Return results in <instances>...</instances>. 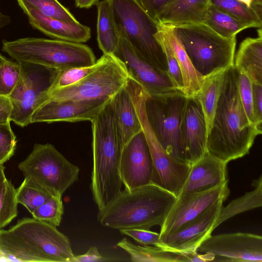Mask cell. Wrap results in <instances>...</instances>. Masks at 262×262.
Listing matches in <instances>:
<instances>
[{
  "label": "cell",
  "mask_w": 262,
  "mask_h": 262,
  "mask_svg": "<svg viewBox=\"0 0 262 262\" xmlns=\"http://www.w3.org/2000/svg\"><path fill=\"white\" fill-rule=\"evenodd\" d=\"M262 132L250 122L239 94L238 71L226 69L221 93L210 132L207 151L225 163L249 154L257 136Z\"/></svg>",
  "instance_id": "obj_1"
},
{
  "label": "cell",
  "mask_w": 262,
  "mask_h": 262,
  "mask_svg": "<svg viewBox=\"0 0 262 262\" xmlns=\"http://www.w3.org/2000/svg\"><path fill=\"white\" fill-rule=\"evenodd\" d=\"M112 99L91 121L93 165L90 188L98 210L122 190L123 185L119 171L122 144Z\"/></svg>",
  "instance_id": "obj_2"
},
{
  "label": "cell",
  "mask_w": 262,
  "mask_h": 262,
  "mask_svg": "<svg viewBox=\"0 0 262 262\" xmlns=\"http://www.w3.org/2000/svg\"><path fill=\"white\" fill-rule=\"evenodd\" d=\"M0 251L9 261L72 262L75 256L66 235L33 217H23L0 230Z\"/></svg>",
  "instance_id": "obj_3"
},
{
  "label": "cell",
  "mask_w": 262,
  "mask_h": 262,
  "mask_svg": "<svg viewBox=\"0 0 262 262\" xmlns=\"http://www.w3.org/2000/svg\"><path fill=\"white\" fill-rule=\"evenodd\" d=\"M177 197L153 183L122 190L97 215L103 226L115 229L150 230L162 226Z\"/></svg>",
  "instance_id": "obj_4"
},
{
  "label": "cell",
  "mask_w": 262,
  "mask_h": 262,
  "mask_svg": "<svg viewBox=\"0 0 262 262\" xmlns=\"http://www.w3.org/2000/svg\"><path fill=\"white\" fill-rule=\"evenodd\" d=\"M2 50L17 62H29L59 71L88 67L96 62L92 49L82 43L27 37L4 40Z\"/></svg>",
  "instance_id": "obj_5"
},
{
  "label": "cell",
  "mask_w": 262,
  "mask_h": 262,
  "mask_svg": "<svg viewBox=\"0 0 262 262\" xmlns=\"http://www.w3.org/2000/svg\"><path fill=\"white\" fill-rule=\"evenodd\" d=\"M172 26L193 66L203 77L234 65L236 36L225 37L205 23Z\"/></svg>",
  "instance_id": "obj_6"
},
{
  "label": "cell",
  "mask_w": 262,
  "mask_h": 262,
  "mask_svg": "<svg viewBox=\"0 0 262 262\" xmlns=\"http://www.w3.org/2000/svg\"><path fill=\"white\" fill-rule=\"evenodd\" d=\"M108 1L120 34L145 60L168 75L165 54L155 36L158 23L137 0Z\"/></svg>",
  "instance_id": "obj_7"
},
{
  "label": "cell",
  "mask_w": 262,
  "mask_h": 262,
  "mask_svg": "<svg viewBox=\"0 0 262 262\" xmlns=\"http://www.w3.org/2000/svg\"><path fill=\"white\" fill-rule=\"evenodd\" d=\"M96 67L79 81L48 93V99H111L125 88L128 75L123 63L114 54H103Z\"/></svg>",
  "instance_id": "obj_8"
},
{
  "label": "cell",
  "mask_w": 262,
  "mask_h": 262,
  "mask_svg": "<svg viewBox=\"0 0 262 262\" xmlns=\"http://www.w3.org/2000/svg\"><path fill=\"white\" fill-rule=\"evenodd\" d=\"M187 97L177 91L149 95L145 102L147 121L157 139L170 156L186 162L181 139V125Z\"/></svg>",
  "instance_id": "obj_9"
},
{
  "label": "cell",
  "mask_w": 262,
  "mask_h": 262,
  "mask_svg": "<svg viewBox=\"0 0 262 262\" xmlns=\"http://www.w3.org/2000/svg\"><path fill=\"white\" fill-rule=\"evenodd\" d=\"M20 74L9 96L11 111L10 120L21 127L31 124L34 112L48 99L59 70L43 66L18 62Z\"/></svg>",
  "instance_id": "obj_10"
},
{
  "label": "cell",
  "mask_w": 262,
  "mask_h": 262,
  "mask_svg": "<svg viewBox=\"0 0 262 262\" xmlns=\"http://www.w3.org/2000/svg\"><path fill=\"white\" fill-rule=\"evenodd\" d=\"M18 167L25 177L61 196L77 181L80 171L50 143L35 144Z\"/></svg>",
  "instance_id": "obj_11"
},
{
  "label": "cell",
  "mask_w": 262,
  "mask_h": 262,
  "mask_svg": "<svg viewBox=\"0 0 262 262\" xmlns=\"http://www.w3.org/2000/svg\"><path fill=\"white\" fill-rule=\"evenodd\" d=\"M146 97V94L141 91H136L130 94L152 157L154 170L151 183L169 191L177 198L187 178L191 165L170 156L157 139L146 116L145 102Z\"/></svg>",
  "instance_id": "obj_12"
},
{
  "label": "cell",
  "mask_w": 262,
  "mask_h": 262,
  "mask_svg": "<svg viewBox=\"0 0 262 262\" xmlns=\"http://www.w3.org/2000/svg\"><path fill=\"white\" fill-rule=\"evenodd\" d=\"M196 251L212 253L213 261L261 262L262 237L243 232L210 235Z\"/></svg>",
  "instance_id": "obj_13"
},
{
  "label": "cell",
  "mask_w": 262,
  "mask_h": 262,
  "mask_svg": "<svg viewBox=\"0 0 262 262\" xmlns=\"http://www.w3.org/2000/svg\"><path fill=\"white\" fill-rule=\"evenodd\" d=\"M225 200L220 199L177 230L160 236L156 246L181 253L196 251L200 245L214 230L215 221Z\"/></svg>",
  "instance_id": "obj_14"
},
{
  "label": "cell",
  "mask_w": 262,
  "mask_h": 262,
  "mask_svg": "<svg viewBox=\"0 0 262 262\" xmlns=\"http://www.w3.org/2000/svg\"><path fill=\"white\" fill-rule=\"evenodd\" d=\"M153 170L151 155L142 130L121 151L119 171L125 189L131 191L151 183Z\"/></svg>",
  "instance_id": "obj_15"
},
{
  "label": "cell",
  "mask_w": 262,
  "mask_h": 262,
  "mask_svg": "<svg viewBox=\"0 0 262 262\" xmlns=\"http://www.w3.org/2000/svg\"><path fill=\"white\" fill-rule=\"evenodd\" d=\"M114 55L124 64L128 77L138 83L149 95L180 91L173 85L167 74L142 57L121 34Z\"/></svg>",
  "instance_id": "obj_16"
},
{
  "label": "cell",
  "mask_w": 262,
  "mask_h": 262,
  "mask_svg": "<svg viewBox=\"0 0 262 262\" xmlns=\"http://www.w3.org/2000/svg\"><path fill=\"white\" fill-rule=\"evenodd\" d=\"M228 182L205 191L177 198L176 202L161 227L160 236L177 230L220 199L226 200L230 193Z\"/></svg>",
  "instance_id": "obj_17"
},
{
  "label": "cell",
  "mask_w": 262,
  "mask_h": 262,
  "mask_svg": "<svg viewBox=\"0 0 262 262\" xmlns=\"http://www.w3.org/2000/svg\"><path fill=\"white\" fill-rule=\"evenodd\" d=\"M112 99H48L34 112L31 116V123L91 121Z\"/></svg>",
  "instance_id": "obj_18"
},
{
  "label": "cell",
  "mask_w": 262,
  "mask_h": 262,
  "mask_svg": "<svg viewBox=\"0 0 262 262\" xmlns=\"http://www.w3.org/2000/svg\"><path fill=\"white\" fill-rule=\"evenodd\" d=\"M180 133L185 161L191 165L208 152L205 119L201 104L195 97H187Z\"/></svg>",
  "instance_id": "obj_19"
},
{
  "label": "cell",
  "mask_w": 262,
  "mask_h": 262,
  "mask_svg": "<svg viewBox=\"0 0 262 262\" xmlns=\"http://www.w3.org/2000/svg\"><path fill=\"white\" fill-rule=\"evenodd\" d=\"M227 163L207 152L192 164L177 198L205 191L228 181Z\"/></svg>",
  "instance_id": "obj_20"
},
{
  "label": "cell",
  "mask_w": 262,
  "mask_h": 262,
  "mask_svg": "<svg viewBox=\"0 0 262 262\" xmlns=\"http://www.w3.org/2000/svg\"><path fill=\"white\" fill-rule=\"evenodd\" d=\"M19 6L27 15L30 25L50 37L79 43L85 42L91 38L90 28L78 21L60 20L42 14L32 6Z\"/></svg>",
  "instance_id": "obj_21"
},
{
  "label": "cell",
  "mask_w": 262,
  "mask_h": 262,
  "mask_svg": "<svg viewBox=\"0 0 262 262\" xmlns=\"http://www.w3.org/2000/svg\"><path fill=\"white\" fill-rule=\"evenodd\" d=\"M211 0H173L160 12L156 21L165 25L204 23Z\"/></svg>",
  "instance_id": "obj_22"
},
{
  "label": "cell",
  "mask_w": 262,
  "mask_h": 262,
  "mask_svg": "<svg viewBox=\"0 0 262 262\" xmlns=\"http://www.w3.org/2000/svg\"><path fill=\"white\" fill-rule=\"evenodd\" d=\"M158 23L166 35L176 56L182 77V93L188 97H194L200 90L204 77L194 69L174 27Z\"/></svg>",
  "instance_id": "obj_23"
},
{
  "label": "cell",
  "mask_w": 262,
  "mask_h": 262,
  "mask_svg": "<svg viewBox=\"0 0 262 262\" xmlns=\"http://www.w3.org/2000/svg\"><path fill=\"white\" fill-rule=\"evenodd\" d=\"M112 102L123 147L135 135L142 131V127L125 86L113 97Z\"/></svg>",
  "instance_id": "obj_24"
},
{
  "label": "cell",
  "mask_w": 262,
  "mask_h": 262,
  "mask_svg": "<svg viewBox=\"0 0 262 262\" xmlns=\"http://www.w3.org/2000/svg\"><path fill=\"white\" fill-rule=\"evenodd\" d=\"M234 66L253 83L262 84V36L247 37L241 42L234 55Z\"/></svg>",
  "instance_id": "obj_25"
},
{
  "label": "cell",
  "mask_w": 262,
  "mask_h": 262,
  "mask_svg": "<svg viewBox=\"0 0 262 262\" xmlns=\"http://www.w3.org/2000/svg\"><path fill=\"white\" fill-rule=\"evenodd\" d=\"M97 7V39L103 54H114L120 34L108 0L100 1Z\"/></svg>",
  "instance_id": "obj_26"
},
{
  "label": "cell",
  "mask_w": 262,
  "mask_h": 262,
  "mask_svg": "<svg viewBox=\"0 0 262 262\" xmlns=\"http://www.w3.org/2000/svg\"><path fill=\"white\" fill-rule=\"evenodd\" d=\"M225 70H220L204 77L200 90L193 97L201 104L205 119L207 137L211 127L221 93Z\"/></svg>",
  "instance_id": "obj_27"
},
{
  "label": "cell",
  "mask_w": 262,
  "mask_h": 262,
  "mask_svg": "<svg viewBox=\"0 0 262 262\" xmlns=\"http://www.w3.org/2000/svg\"><path fill=\"white\" fill-rule=\"evenodd\" d=\"M117 246L126 251L134 262H188L186 253L170 251L157 246L137 245L125 237Z\"/></svg>",
  "instance_id": "obj_28"
},
{
  "label": "cell",
  "mask_w": 262,
  "mask_h": 262,
  "mask_svg": "<svg viewBox=\"0 0 262 262\" xmlns=\"http://www.w3.org/2000/svg\"><path fill=\"white\" fill-rule=\"evenodd\" d=\"M255 189L230 202L225 207H222L215 221L214 229L228 219L239 213L262 206L261 176L253 181Z\"/></svg>",
  "instance_id": "obj_29"
},
{
  "label": "cell",
  "mask_w": 262,
  "mask_h": 262,
  "mask_svg": "<svg viewBox=\"0 0 262 262\" xmlns=\"http://www.w3.org/2000/svg\"><path fill=\"white\" fill-rule=\"evenodd\" d=\"M204 23L220 35L227 38L235 37L241 31L254 26L221 10L211 3Z\"/></svg>",
  "instance_id": "obj_30"
},
{
  "label": "cell",
  "mask_w": 262,
  "mask_h": 262,
  "mask_svg": "<svg viewBox=\"0 0 262 262\" xmlns=\"http://www.w3.org/2000/svg\"><path fill=\"white\" fill-rule=\"evenodd\" d=\"M16 195L17 203L25 207L31 214L53 196L60 195L26 177L16 189Z\"/></svg>",
  "instance_id": "obj_31"
},
{
  "label": "cell",
  "mask_w": 262,
  "mask_h": 262,
  "mask_svg": "<svg viewBox=\"0 0 262 262\" xmlns=\"http://www.w3.org/2000/svg\"><path fill=\"white\" fill-rule=\"evenodd\" d=\"M18 204L16 188L6 179L0 185V230L17 216Z\"/></svg>",
  "instance_id": "obj_32"
},
{
  "label": "cell",
  "mask_w": 262,
  "mask_h": 262,
  "mask_svg": "<svg viewBox=\"0 0 262 262\" xmlns=\"http://www.w3.org/2000/svg\"><path fill=\"white\" fill-rule=\"evenodd\" d=\"M211 3L235 18L252 24L254 28H261V16L251 7L248 8L237 0H211Z\"/></svg>",
  "instance_id": "obj_33"
},
{
  "label": "cell",
  "mask_w": 262,
  "mask_h": 262,
  "mask_svg": "<svg viewBox=\"0 0 262 262\" xmlns=\"http://www.w3.org/2000/svg\"><path fill=\"white\" fill-rule=\"evenodd\" d=\"M17 1L19 5L32 6L47 16L70 23L78 21L71 12L57 0Z\"/></svg>",
  "instance_id": "obj_34"
},
{
  "label": "cell",
  "mask_w": 262,
  "mask_h": 262,
  "mask_svg": "<svg viewBox=\"0 0 262 262\" xmlns=\"http://www.w3.org/2000/svg\"><path fill=\"white\" fill-rule=\"evenodd\" d=\"M165 54L168 77L175 88L182 92L183 84L181 71L173 50L165 32L158 23V31L155 35Z\"/></svg>",
  "instance_id": "obj_35"
},
{
  "label": "cell",
  "mask_w": 262,
  "mask_h": 262,
  "mask_svg": "<svg viewBox=\"0 0 262 262\" xmlns=\"http://www.w3.org/2000/svg\"><path fill=\"white\" fill-rule=\"evenodd\" d=\"M61 195H54L39 207L31 214L36 220L57 227L64 212Z\"/></svg>",
  "instance_id": "obj_36"
},
{
  "label": "cell",
  "mask_w": 262,
  "mask_h": 262,
  "mask_svg": "<svg viewBox=\"0 0 262 262\" xmlns=\"http://www.w3.org/2000/svg\"><path fill=\"white\" fill-rule=\"evenodd\" d=\"M20 74L19 63L8 60L0 66V96L9 97Z\"/></svg>",
  "instance_id": "obj_37"
},
{
  "label": "cell",
  "mask_w": 262,
  "mask_h": 262,
  "mask_svg": "<svg viewBox=\"0 0 262 262\" xmlns=\"http://www.w3.org/2000/svg\"><path fill=\"white\" fill-rule=\"evenodd\" d=\"M97 65V61L96 60L95 64L90 66L73 68L60 71L50 91L69 86L79 81L92 72Z\"/></svg>",
  "instance_id": "obj_38"
},
{
  "label": "cell",
  "mask_w": 262,
  "mask_h": 262,
  "mask_svg": "<svg viewBox=\"0 0 262 262\" xmlns=\"http://www.w3.org/2000/svg\"><path fill=\"white\" fill-rule=\"evenodd\" d=\"M252 85V82L247 75L238 71V89L240 98L248 119L251 123L256 126L253 110Z\"/></svg>",
  "instance_id": "obj_39"
},
{
  "label": "cell",
  "mask_w": 262,
  "mask_h": 262,
  "mask_svg": "<svg viewBox=\"0 0 262 262\" xmlns=\"http://www.w3.org/2000/svg\"><path fill=\"white\" fill-rule=\"evenodd\" d=\"M16 143L10 123L0 124V164H3L13 156Z\"/></svg>",
  "instance_id": "obj_40"
},
{
  "label": "cell",
  "mask_w": 262,
  "mask_h": 262,
  "mask_svg": "<svg viewBox=\"0 0 262 262\" xmlns=\"http://www.w3.org/2000/svg\"><path fill=\"white\" fill-rule=\"evenodd\" d=\"M122 234L127 235L142 245H152L155 246L158 243L160 233L150 230L127 229L119 230Z\"/></svg>",
  "instance_id": "obj_41"
},
{
  "label": "cell",
  "mask_w": 262,
  "mask_h": 262,
  "mask_svg": "<svg viewBox=\"0 0 262 262\" xmlns=\"http://www.w3.org/2000/svg\"><path fill=\"white\" fill-rule=\"evenodd\" d=\"M253 110L255 124L261 131L262 123V84L253 83Z\"/></svg>",
  "instance_id": "obj_42"
},
{
  "label": "cell",
  "mask_w": 262,
  "mask_h": 262,
  "mask_svg": "<svg viewBox=\"0 0 262 262\" xmlns=\"http://www.w3.org/2000/svg\"><path fill=\"white\" fill-rule=\"evenodd\" d=\"M137 1L149 16L156 20L162 10L173 0Z\"/></svg>",
  "instance_id": "obj_43"
},
{
  "label": "cell",
  "mask_w": 262,
  "mask_h": 262,
  "mask_svg": "<svg viewBox=\"0 0 262 262\" xmlns=\"http://www.w3.org/2000/svg\"><path fill=\"white\" fill-rule=\"evenodd\" d=\"M107 260L101 255L96 247L92 246L85 253L78 255H75L72 262H100Z\"/></svg>",
  "instance_id": "obj_44"
},
{
  "label": "cell",
  "mask_w": 262,
  "mask_h": 262,
  "mask_svg": "<svg viewBox=\"0 0 262 262\" xmlns=\"http://www.w3.org/2000/svg\"><path fill=\"white\" fill-rule=\"evenodd\" d=\"M188 262L213 261L214 255L211 252L199 253L194 251L186 253Z\"/></svg>",
  "instance_id": "obj_45"
},
{
  "label": "cell",
  "mask_w": 262,
  "mask_h": 262,
  "mask_svg": "<svg viewBox=\"0 0 262 262\" xmlns=\"http://www.w3.org/2000/svg\"><path fill=\"white\" fill-rule=\"evenodd\" d=\"M11 107L0 108V124L10 123Z\"/></svg>",
  "instance_id": "obj_46"
},
{
  "label": "cell",
  "mask_w": 262,
  "mask_h": 262,
  "mask_svg": "<svg viewBox=\"0 0 262 262\" xmlns=\"http://www.w3.org/2000/svg\"><path fill=\"white\" fill-rule=\"evenodd\" d=\"M75 6L80 8L89 9L97 5L100 0H74Z\"/></svg>",
  "instance_id": "obj_47"
},
{
  "label": "cell",
  "mask_w": 262,
  "mask_h": 262,
  "mask_svg": "<svg viewBox=\"0 0 262 262\" xmlns=\"http://www.w3.org/2000/svg\"><path fill=\"white\" fill-rule=\"evenodd\" d=\"M11 18L7 15L0 12V29L8 25L11 23Z\"/></svg>",
  "instance_id": "obj_48"
},
{
  "label": "cell",
  "mask_w": 262,
  "mask_h": 262,
  "mask_svg": "<svg viewBox=\"0 0 262 262\" xmlns=\"http://www.w3.org/2000/svg\"><path fill=\"white\" fill-rule=\"evenodd\" d=\"M10 107H11V105L9 98L0 96V108Z\"/></svg>",
  "instance_id": "obj_49"
},
{
  "label": "cell",
  "mask_w": 262,
  "mask_h": 262,
  "mask_svg": "<svg viewBox=\"0 0 262 262\" xmlns=\"http://www.w3.org/2000/svg\"><path fill=\"white\" fill-rule=\"evenodd\" d=\"M5 168L4 165L0 164V185L6 179L5 174Z\"/></svg>",
  "instance_id": "obj_50"
},
{
  "label": "cell",
  "mask_w": 262,
  "mask_h": 262,
  "mask_svg": "<svg viewBox=\"0 0 262 262\" xmlns=\"http://www.w3.org/2000/svg\"><path fill=\"white\" fill-rule=\"evenodd\" d=\"M248 8H250L254 0H237Z\"/></svg>",
  "instance_id": "obj_51"
},
{
  "label": "cell",
  "mask_w": 262,
  "mask_h": 262,
  "mask_svg": "<svg viewBox=\"0 0 262 262\" xmlns=\"http://www.w3.org/2000/svg\"><path fill=\"white\" fill-rule=\"evenodd\" d=\"M8 60L7 58L0 54V66Z\"/></svg>",
  "instance_id": "obj_52"
},
{
  "label": "cell",
  "mask_w": 262,
  "mask_h": 262,
  "mask_svg": "<svg viewBox=\"0 0 262 262\" xmlns=\"http://www.w3.org/2000/svg\"><path fill=\"white\" fill-rule=\"evenodd\" d=\"M0 261H8L6 257L0 251Z\"/></svg>",
  "instance_id": "obj_53"
},
{
  "label": "cell",
  "mask_w": 262,
  "mask_h": 262,
  "mask_svg": "<svg viewBox=\"0 0 262 262\" xmlns=\"http://www.w3.org/2000/svg\"><path fill=\"white\" fill-rule=\"evenodd\" d=\"M255 1H258V2H262V0H255Z\"/></svg>",
  "instance_id": "obj_54"
}]
</instances>
